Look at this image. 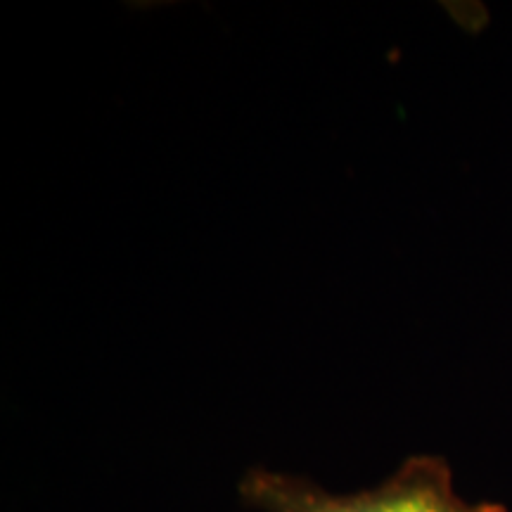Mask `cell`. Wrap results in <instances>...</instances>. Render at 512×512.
<instances>
[{"label": "cell", "mask_w": 512, "mask_h": 512, "mask_svg": "<svg viewBox=\"0 0 512 512\" xmlns=\"http://www.w3.org/2000/svg\"><path fill=\"white\" fill-rule=\"evenodd\" d=\"M242 503L266 512H508L498 503H467L439 456H411L375 489L337 496L306 477L249 467L238 484Z\"/></svg>", "instance_id": "1"}]
</instances>
